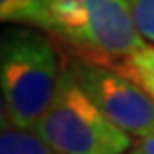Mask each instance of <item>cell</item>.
Here are the masks:
<instances>
[{
    "label": "cell",
    "mask_w": 154,
    "mask_h": 154,
    "mask_svg": "<svg viewBox=\"0 0 154 154\" xmlns=\"http://www.w3.org/2000/svg\"><path fill=\"white\" fill-rule=\"evenodd\" d=\"M66 66L86 96L122 132L138 140L154 132V98L134 78L86 58L70 60Z\"/></svg>",
    "instance_id": "cell-3"
},
{
    "label": "cell",
    "mask_w": 154,
    "mask_h": 154,
    "mask_svg": "<svg viewBox=\"0 0 154 154\" xmlns=\"http://www.w3.org/2000/svg\"><path fill=\"white\" fill-rule=\"evenodd\" d=\"M10 128V122H8V116H6V108H4V100H2V92H0V132Z\"/></svg>",
    "instance_id": "cell-11"
},
{
    "label": "cell",
    "mask_w": 154,
    "mask_h": 154,
    "mask_svg": "<svg viewBox=\"0 0 154 154\" xmlns=\"http://www.w3.org/2000/svg\"><path fill=\"white\" fill-rule=\"evenodd\" d=\"M50 14V34L68 40L84 52L86 48V8L84 0H46Z\"/></svg>",
    "instance_id": "cell-5"
},
{
    "label": "cell",
    "mask_w": 154,
    "mask_h": 154,
    "mask_svg": "<svg viewBox=\"0 0 154 154\" xmlns=\"http://www.w3.org/2000/svg\"><path fill=\"white\" fill-rule=\"evenodd\" d=\"M126 154H142V152H140V150H138V148H132L130 152H126Z\"/></svg>",
    "instance_id": "cell-12"
},
{
    "label": "cell",
    "mask_w": 154,
    "mask_h": 154,
    "mask_svg": "<svg viewBox=\"0 0 154 154\" xmlns=\"http://www.w3.org/2000/svg\"><path fill=\"white\" fill-rule=\"evenodd\" d=\"M56 48L44 30L8 26L0 30V92L8 122L20 130H34L60 80Z\"/></svg>",
    "instance_id": "cell-1"
},
{
    "label": "cell",
    "mask_w": 154,
    "mask_h": 154,
    "mask_svg": "<svg viewBox=\"0 0 154 154\" xmlns=\"http://www.w3.org/2000/svg\"><path fill=\"white\" fill-rule=\"evenodd\" d=\"M0 154H56L34 130L6 128L0 132Z\"/></svg>",
    "instance_id": "cell-7"
},
{
    "label": "cell",
    "mask_w": 154,
    "mask_h": 154,
    "mask_svg": "<svg viewBox=\"0 0 154 154\" xmlns=\"http://www.w3.org/2000/svg\"><path fill=\"white\" fill-rule=\"evenodd\" d=\"M34 132L56 154H126L132 136L114 126L86 96L68 66H62L56 94Z\"/></svg>",
    "instance_id": "cell-2"
},
{
    "label": "cell",
    "mask_w": 154,
    "mask_h": 154,
    "mask_svg": "<svg viewBox=\"0 0 154 154\" xmlns=\"http://www.w3.org/2000/svg\"><path fill=\"white\" fill-rule=\"evenodd\" d=\"M138 34L154 44V0H126Z\"/></svg>",
    "instance_id": "cell-9"
},
{
    "label": "cell",
    "mask_w": 154,
    "mask_h": 154,
    "mask_svg": "<svg viewBox=\"0 0 154 154\" xmlns=\"http://www.w3.org/2000/svg\"><path fill=\"white\" fill-rule=\"evenodd\" d=\"M128 72L148 94H154V44H146L128 60Z\"/></svg>",
    "instance_id": "cell-8"
},
{
    "label": "cell",
    "mask_w": 154,
    "mask_h": 154,
    "mask_svg": "<svg viewBox=\"0 0 154 154\" xmlns=\"http://www.w3.org/2000/svg\"><path fill=\"white\" fill-rule=\"evenodd\" d=\"M0 22L30 24L50 34V14L46 0H0Z\"/></svg>",
    "instance_id": "cell-6"
},
{
    "label": "cell",
    "mask_w": 154,
    "mask_h": 154,
    "mask_svg": "<svg viewBox=\"0 0 154 154\" xmlns=\"http://www.w3.org/2000/svg\"><path fill=\"white\" fill-rule=\"evenodd\" d=\"M150 96H152V98H154V94H150Z\"/></svg>",
    "instance_id": "cell-13"
},
{
    "label": "cell",
    "mask_w": 154,
    "mask_h": 154,
    "mask_svg": "<svg viewBox=\"0 0 154 154\" xmlns=\"http://www.w3.org/2000/svg\"><path fill=\"white\" fill-rule=\"evenodd\" d=\"M134 148H138L142 154H154V132H150L148 136L140 138Z\"/></svg>",
    "instance_id": "cell-10"
},
{
    "label": "cell",
    "mask_w": 154,
    "mask_h": 154,
    "mask_svg": "<svg viewBox=\"0 0 154 154\" xmlns=\"http://www.w3.org/2000/svg\"><path fill=\"white\" fill-rule=\"evenodd\" d=\"M86 8V48L92 62L130 60L148 44L138 34L126 0H84Z\"/></svg>",
    "instance_id": "cell-4"
}]
</instances>
